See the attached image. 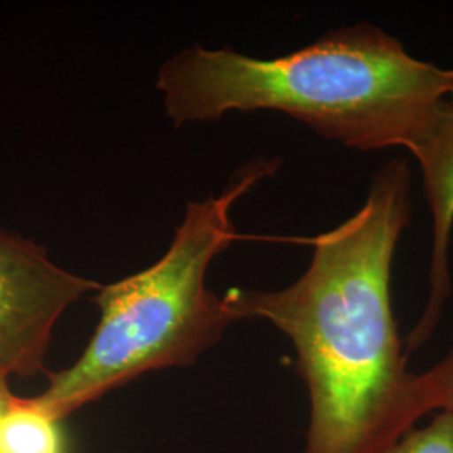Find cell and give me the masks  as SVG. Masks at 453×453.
Segmentation results:
<instances>
[{"label": "cell", "instance_id": "1", "mask_svg": "<svg viewBox=\"0 0 453 453\" xmlns=\"http://www.w3.org/2000/svg\"><path fill=\"white\" fill-rule=\"evenodd\" d=\"M410 217V168L393 158L374 173L363 207L311 241L308 271L294 284L224 296L235 321L267 319L292 341L311 398L304 453H383L418 421L389 294Z\"/></svg>", "mask_w": 453, "mask_h": 453}, {"label": "cell", "instance_id": "2", "mask_svg": "<svg viewBox=\"0 0 453 453\" xmlns=\"http://www.w3.org/2000/svg\"><path fill=\"white\" fill-rule=\"evenodd\" d=\"M450 74L410 56L378 26L357 22L274 59L183 49L160 67L157 88L175 125L273 110L353 150L411 151L449 96Z\"/></svg>", "mask_w": 453, "mask_h": 453}, {"label": "cell", "instance_id": "3", "mask_svg": "<svg viewBox=\"0 0 453 453\" xmlns=\"http://www.w3.org/2000/svg\"><path fill=\"white\" fill-rule=\"evenodd\" d=\"M275 162L245 166L217 196L190 202L162 259L138 274L97 289L99 323L80 359L49 372L48 388L33 396L63 421L140 374L194 365L234 323L226 299L205 286L211 260L235 237L230 209Z\"/></svg>", "mask_w": 453, "mask_h": 453}, {"label": "cell", "instance_id": "4", "mask_svg": "<svg viewBox=\"0 0 453 453\" xmlns=\"http://www.w3.org/2000/svg\"><path fill=\"white\" fill-rule=\"evenodd\" d=\"M99 288L54 264L42 245L0 226V372H44L54 326L84 292Z\"/></svg>", "mask_w": 453, "mask_h": 453}, {"label": "cell", "instance_id": "5", "mask_svg": "<svg viewBox=\"0 0 453 453\" xmlns=\"http://www.w3.org/2000/svg\"><path fill=\"white\" fill-rule=\"evenodd\" d=\"M411 153L420 165L425 196L432 209L434 242L428 269L430 291L418 323L403 342L406 353L432 338L452 296L449 249L453 232V106L447 99Z\"/></svg>", "mask_w": 453, "mask_h": 453}, {"label": "cell", "instance_id": "6", "mask_svg": "<svg viewBox=\"0 0 453 453\" xmlns=\"http://www.w3.org/2000/svg\"><path fill=\"white\" fill-rule=\"evenodd\" d=\"M0 453H65L61 421L34 398L16 396L0 420Z\"/></svg>", "mask_w": 453, "mask_h": 453}, {"label": "cell", "instance_id": "7", "mask_svg": "<svg viewBox=\"0 0 453 453\" xmlns=\"http://www.w3.org/2000/svg\"><path fill=\"white\" fill-rule=\"evenodd\" d=\"M413 410L418 420L434 410L453 413V349L428 372H415Z\"/></svg>", "mask_w": 453, "mask_h": 453}, {"label": "cell", "instance_id": "8", "mask_svg": "<svg viewBox=\"0 0 453 453\" xmlns=\"http://www.w3.org/2000/svg\"><path fill=\"white\" fill-rule=\"evenodd\" d=\"M383 453H453V413L440 411L430 425L411 428Z\"/></svg>", "mask_w": 453, "mask_h": 453}, {"label": "cell", "instance_id": "9", "mask_svg": "<svg viewBox=\"0 0 453 453\" xmlns=\"http://www.w3.org/2000/svg\"><path fill=\"white\" fill-rule=\"evenodd\" d=\"M16 395L9 387V374L0 372V420L7 413V410L14 403Z\"/></svg>", "mask_w": 453, "mask_h": 453}, {"label": "cell", "instance_id": "10", "mask_svg": "<svg viewBox=\"0 0 453 453\" xmlns=\"http://www.w3.org/2000/svg\"><path fill=\"white\" fill-rule=\"evenodd\" d=\"M447 101L450 103L453 106V69L452 74H450V89H449V96H447Z\"/></svg>", "mask_w": 453, "mask_h": 453}]
</instances>
